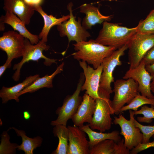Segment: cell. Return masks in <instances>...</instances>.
I'll use <instances>...</instances> for the list:
<instances>
[{
	"instance_id": "cell-1",
	"label": "cell",
	"mask_w": 154,
	"mask_h": 154,
	"mask_svg": "<svg viewBox=\"0 0 154 154\" xmlns=\"http://www.w3.org/2000/svg\"><path fill=\"white\" fill-rule=\"evenodd\" d=\"M73 45L76 51L71 54L74 58L85 61L93 65L95 69L102 64L104 58L116 50L114 47L104 45L93 39L76 43Z\"/></svg>"
},
{
	"instance_id": "cell-2",
	"label": "cell",
	"mask_w": 154,
	"mask_h": 154,
	"mask_svg": "<svg viewBox=\"0 0 154 154\" xmlns=\"http://www.w3.org/2000/svg\"><path fill=\"white\" fill-rule=\"evenodd\" d=\"M137 33L136 27L128 28L105 21L95 40L104 45L114 47L117 49L128 44Z\"/></svg>"
},
{
	"instance_id": "cell-3",
	"label": "cell",
	"mask_w": 154,
	"mask_h": 154,
	"mask_svg": "<svg viewBox=\"0 0 154 154\" xmlns=\"http://www.w3.org/2000/svg\"><path fill=\"white\" fill-rule=\"evenodd\" d=\"M100 98L95 100L96 107L91 122L88 124L90 128L103 132L110 129L112 124L111 115L114 114L110 99V95L98 90Z\"/></svg>"
},
{
	"instance_id": "cell-4",
	"label": "cell",
	"mask_w": 154,
	"mask_h": 154,
	"mask_svg": "<svg viewBox=\"0 0 154 154\" xmlns=\"http://www.w3.org/2000/svg\"><path fill=\"white\" fill-rule=\"evenodd\" d=\"M114 96L111 102L114 114H120L121 108L128 104L139 92L138 84L131 78L119 79L114 82Z\"/></svg>"
},
{
	"instance_id": "cell-5",
	"label": "cell",
	"mask_w": 154,
	"mask_h": 154,
	"mask_svg": "<svg viewBox=\"0 0 154 154\" xmlns=\"http://www.w3.org/2000/svg\"><path fill=\"white\" fill-rule=\"evenodd\" d=\"M84 80V75L82 72L76 90L72 94L66 96L62 106L56 110L55 113L58 115V117L56 120L51 121V125L54 126L61 124L66 125L68 120L71 119L76 113L82 100V97L80 94Z\"/></svg>"
},
{
	"instance_id": "cell-6",
	"label": "cell",
	"mask_w": 154,
	"mask_h": 154,
	"mask_svg": "<svg viewBox=\"0 0 154 154\" xmlns=\"http://www.w3.org/2000/svg\"><path fill=\"white\" fill-rule=\"evenodd\" d=\"M24 44L22 59L20 62L15 64L13 68L16 71L12 78L15 81L19 80L21 69L26 62L31 60L38 62L40 59H43L44 60V64L46 66H50L53 63H56V61L58 60L48 58L43 54V51L47 50L50 48L49 46L46 45V43H43L40 40L37 44H33L28 39L25 38Z\"/></svg>"
},
{
	"instance_id": "cell-7",
	"label": "cell",
	"mask_w": 154,
	"mask_h": 154,
	"mask_svg": "<svg viewBox=\"0 0 154 154\" xmlns=\"http://www.w3.org/2000/svg\"><path fill=\"white\" fill-rule=\"evenodd\" d=\"M73 3L70 2L67 6V9L69 12L70 18L57 25L60 36L67 37L68 46L71 41H75L76 43L86 41L87 38L91 37L90 33L82 26L81 18L78 17L77 21L76 20L73 13Z\"/></svg>"
},
{
	"instance_id": "cell-8",
	"label": "cell",
	"mask_w": 154,
	"mask_h": 154,
	"mask_svg": "<svg viewBox=\"0 0 154 154\" xmlns=\"http://www.w3.org/2000/svg\"><path fill=\"white\" fill-rule=\"evenodd\" d=\"M128 45L129 68L132 69L139 65L145 53L154 45V34L137 33Z\"/></svg>"
},
{
	"instance_id": "cell-9",
	"label": "cell",
	"mask_w": 154,
	"mask_h": 154,
	"mask_svg": "<svg viewBox=\"0 0 154 154\" xmlns=\"http://www.w3.org/2000/svg\"><path fill=\"white\" fill-rule=\"evenodd\" d=\"M128 44H125L115 50L110 56L104 60L103 68L98 89L110 95L113 92L111 84L114 82L113 72L117 66H120L122 62L120 58L124 54L125 50L128 49Z\"/></svg>"
},
{
	"instance_id": "cell-10",
	"label": "cell",
	"mask_w": 154,
	"mask_h": 154,
	"mask_svg": "<svg viewBox=\"0 0 154 154\" xmlns=\"http://www.w3.org/2000/svg\"><path fill=\"white\" fill-rule=\"evenodd\" d=\"M130 119H127L121 113L118 117L115 116L113 123L118 125L121 128L120 134L124 137V144L130 150L142 143L143 135L140 129L134 124V114L133 111L129 110Z\"/></svg>"
},
{
	"instance_id": "cell-11",
	"label": "cell",
	"mask_w": 154,
	"mask_h": 154,
	"mask_svg": "<svg viewBox=\"0 0 154 154\" xmlns=\"http://www.w3.org/2000/svg\"><path fill=\"white\" fill-rule=\"evenodd\" d=\"M25 38L15 30L9 31L0 37V49L5 52L10 62L14 59L22 56Z\"/></svg>"
},
{
	"instance_id": "cell-12",
	"label": "cell",
	"mask_w": 154,
	"mask_h": 154,
	"mask_svg": "<svg viewBox=\"0 0 154 154\" xmlns=\"http://www.w3.org/2000/svg\"><path fill=\"white\" fill-rule=\"evenodd\" d=\"M79 65L83 71L85 80L81 91L85 90V93L95 100L100 98L98 94L100 80L102 72V63L96 69H94L84 61H79Z\"/></svg>"
},
{
	"instance_id": "cell-13",
	"label": "cell",
	"mask_w": 154,
	"mask_h": 154,
	"mask_svg": "<svg viewBox=\"0 0 154 154\" xmlns=\"http://www.w3.org/2000/svg\"><path fill=\"white\" fill-rule=\"evenodd\" d=\"M153 76L146 70L145 65L142 60L135 68L130 69L126 72L123 78H131L138 84V91L142 96L150 99H154L151 90V83Z\"/></svg>"
},
{
	"instance_id": "cell-14",
	"label": "cell",
	"mask_w": 154,
	"mask_h": 154,
	"mask_svg": "<svg viewBox=\"0 0 154 154\" xmlns=\"http://www.w3.org/2000/svg\"><path fill=\"white\" fill-rule=\"evenodd\" d=\"M68 144L67 154H89V141L86 133L78 127L68 126Z\"/></svg>"
},
{
	"instance_id": "cell-15",
	"label": "cell",
	"mask_w": 154,
	"mask_h": 154,
	"mask_svg": "<svg viewBox=\"0 0 154 154\" xmlns=\"http://www.w3.org/2000/svg\"><path fill=\"white\" fill-rule=\"evenodd\" d=\"M82 98L81 104L71 119L74 125L79 127L85 122H91L96 107L95 100L92 98L85 93Z\"/></svg>"
},
{
	"instance_id": "cell-16",
	"label": "cell",
	"mask_w": 154,
	"mask_h": 154,
	"mask_svg": "<svg viewBox=\"0 0 154 154\" xmlns=\"http://www.w3.org/2000/svg\"><path fill=\"white\" fill-rule=\"evenodd\" d=\"M3 9L5 12L13 13L25 23L28 25L35 11L24 0H4Z\"/></svg>"
},
{
	"instance_id": "cell-17",
	"label": "cell",
	"mask_w": 154,
	"mask_h": 154,
	"mask_svg": "<svg viewBox=\"0 0 154 154\" xmlns=\"http://www.w3.org/2000/svg\"><path fill=\"white\" fill-rule=\"evenodd\" d=\"M80 12L86 15L83 18L82 24L86 30L90 29L97 24H101L105 21H109L112 15L104 16L100 13L98 8L91 4L85 3L80 7Z\"/></svg>"
},
{
	"instance_id": "cell-18",
	"label": "cell",
	"mask_w": 154,
	"mask_h": 154,
	"mask_svg": "<svg viewBox=\"0 0 154 154\" xmlns=\"http://www.w3.org/2000/svg\"><path fill=\"white\" fill-rule=\"evenodd\" d=\"M0 21L10 25L19 32L25 38L28 39L33 44H37L39 41L38 35L33 34L27 29L23 22L14 13L7 12L0 17Z\"/></svg>"
},
{
	"instance_id": "cell-19",
	"label": "cell",
	"mask_w": 154,
	"mask_h": 154,
	"mask_svg": "<svg viewBox=\"0 0 154 154\" xmlns=\"http://www.w3.org/2000/svg\"><path fill=\"white\" fill-rule=\"evenodd\" d=\"M40 77L38 74L26 77L22 82L10 87L3 86L0 91V97L2 103L5 104L8 101L14 100L19 102V99L17 97L18 94L24 88L30 85Z\"/></svg>"
},
{
	"instance_id": "cell-20",
	"label": "cell",
	"mask_w": 154,
	"mask_h": 154,
	"mask_svg": "<svg viewBox=\"0 0 154 154\" xmlns=\"http://www.w3.org/2000/svg\"><path fill=\"white\" fill-rule=\"evenodd\" d=\"M34 9L39 13L43 19L44 25L38 35L39 38L40 39V40L43 43H46L47 42L48 34L52 27L60 24L67 20L70 17L69 14L63 15L59 18H56L52 15H48L43 10L41 5L35 6Z\"/></svg>"
},
{
	"instance_id": "cell-21",
	"label": "cell",
	"mask_w": 154,
	"mask_h": 154,
	"mask_svg": "<svg viewBox=\"0 0 154 154\" xmlns=\"http://www.w3.org/2000/svg\"><path fill=\"white\" fill-rule=\"evenodd\" d=\"M64 63L62 62L57 67L55 71L51 74H46L41 78H39L33 83L20 92L17 95L19 98L21 95L25 94L32 93L44 88H52L53 87L52 80L54 77L63 70Z\"/></svg>"
},
{
	"instance_id": "cell-22",
	"label": "cell",
	"mask_w": 154,
	"mask_h": 154,
	"mask_svg": "<svg viewBox=\"0 0 154 154\" xmlns=\"http://www.w3.org/2000/svg\"><path fill=\"white\" fill-rule=\"evenodd\" d=\"M79 127L88 135L89 138L90 148L99 142L104 140H112L117 143L121 139L119 133L117 131L114 130L109 133L97 132L91 129L88 124L83 125Z\"/></svg>"
},
{
	"instance_id": "cell-23",
	"label": "cell",
	"mask_w": 154,
	"mask_h": 154,
	"mask_svg": "<svg viewBox=\"0 0 154 154\" xmlns=\"http://www.w3.org/2000/svg\"><path fill=\"white\" fill-rule=\"evenodd\" d=\"M15 131L17 135L21 137L22 138V143L19 145L17 149L18 151H23L25 154H33L34 150L37 147H40L42 142V138L39 136L30 138L26 135L25 131L19 130L15 127H10Z\"/></svg>"
},
{
	"instance_id": "cell-24",
	"label": "cell",
	"mask_w": 154,
	"mask_h": 154,
	"mask_svg": "<svg viewBox=\"0 0 154 154\" xmlns=\"http://www.w3.org/2000/svg\"><path fill=\"white\" fill-rule=\"evenodd\" d=\"M54 135L58 137L59 142L56 149L52 154H67L68 144L69 129L66 125H58L53 128Z\"/></svg>"
},
{
	"instance_id": "cell-25",
	"label": "cell",
	"mask_w": 154,
	"mask_h": 154,
	"mask_svg": "<svg viewBox=\"0 0 154 154\" xmlns=\"http://www.w3.org/2000/svg\"><path fill=\"white\" fill-rule=\"evenodd\" d=\"M146 104H149L154 107V99L148 98L139 92L129 103L121 108L120 114L127 110L137 111L138 108Z\"/></svg>"
},
{
	"instance_id": "cell-26",
	"label": "cell",
	"mask_w": 154,
	"mask_h": 154,
	"mask_svg": "<svg viewBox=\"0 0 154 154\" xmlns=\"http://www.w3.org/2000/svg\"><path fill=\"white\" fill-rule=\"evenodd\" d=\"M115 143L111 139L101 141L90 148L89 154H115Z\"/></svg>"
},
{
	"instance_id": "cell-27",
	"label": "cell",
	"mask_w": 154,
	"mask_h": 154,
	"mask_svg": "<svg viewBox=\"0 0 154 154\" xmlns=\"http://www.w3.org/2000/svg\"><path fill=\"white\" fill-rule=\"evenodd\" d=\"M136 27L137 33L144 34H154V9L144 20L139 22Z\"/></svg>"
},
{
	"instance_id": "cell-28",
	"label": "cell",
	"mask_w": 154,
	"mask_h": 154,
	"mask_svg": "<svg viewBox=\"0 0 154 154\" xmlns=\"http://www.w3.org/2000/svg\"><path fill=\"white\" fill-rule=\"evenodd\" d=\"M8 131H3L1 135L0 154H16V149L19 145L17 143L10 142V137L8 133Z\"/></svg>"
},
{
	"instance_id": "cell-29",
	"label": "cell",
	"mask_w": 154,
	"mask_h": 154,
	"mask_svg": "<svg viewBox=\"0 0 154 154\" xmlns=\"http://www.w3.org/2000/svg\"><path fill=\"white\" fill-rule=\"evenodd\" d=\"M135 115L142 114L143 117H138L137 120L139 122L150 123H151L154 119V107L151 106L149 107L146 105L141 106L139 110L133 111Z\"/></svg>"
},
{
	"instance_id": "cell-30",
	"label": "cell",
	"mask_w": 154,
	"mask_h": 154,
	"mask_svg": "<svg viewBox=\"0 0 154 154\" xmlns=\"http://www.w3.org/2000/svg\"><path fill=\"white\" fill-rule=\"evenodd\" d=\"M134 124L135 126L139 128L143 134L142 143H145L150 142V138L154 135V126L143 125L135 119L134 120Z\"/></svg>"
},
{
	"instance_id": "cell-31",
	"label": "cell",
	"mask_w": 154,
	"mask_h": 154,
	"mask_svg": "<svg viewBox=\"0 0 154 154\" xmlns=\"http://www.w3.org/2000/svg\"><path fill=\"white\" fill-rule=\"evenodd\" d=\"M114 148L115 154H130V150L124 144V139H121L117 143L115 142Z\"/></svg>"
},
{
	"instance_id": "cell-32",
	"label": "cell",
	"mask_w": 154,
	"mask_h": 154,
	"mask_svg": "<svg viewBox=\"0 0 154 154\" xmlns=\"http://www.w3.org/2000/svg\"><path fill=\"white\" fill-rule=\"evenodd\" d=\"M151 147H154V141L145 143L139 144L130 151V154H137L141 151Z\"/></svg>"
},
{
	"instance_id": "cell-33",
	"label": "cell",
	"mask_w": 154,
	"mask_h": 154,
	"mask_svg": "<svg viewBox=\"0 0 154 154\" xmlns=\"http://www.w3.org/2000/svg\"><path fill=\"white\" fill-rule=\"evenodd\" d=\"M142 60L145 65L154 64V45L145 53Z\"/></svg>"
},
{
	"instance_id": "cell-34",
	"label": "cell",
	"mask_w": 154,
	"mask_h": 154,
	"mask_svg": "<svg viewBox=\"0 0 154 154\" xmlns=\"http://www.w3.org/2000/svg\"><path fill=\"white\" fill-rule=\"evenodd\" d=\"M44 0H24L25 3L29 6L34 7L38 5H41Z\"/></svg>"
},
{
	"instance_id": "cell-35",
	"label": "cell",
	"mask_w": 154,
	"mask_h": 154,
	"mask_svg": "<svg viewBox=\"0 0 154 154\" xmlns=\"http://www.w3.org/2000/svg\"><path fill=\"white\" fill-rule=\"evenodd\" d=\"M11 66V62L6 60L4 64L0 67V76L1 77L7 68H10Z\"/></svg>"
},
{
	"instance_id": "cell-36",
	"label": "cell",
	"mask_w": 154,
	"mask_h": 154,
	"mask_svg": "<svg viewBox=\"0 0 154 154\" xmlns=\"http://www.w3.org/2000/svg\"><path fill=\"white\" fill-rule=\"evenodd\" d=\"M146 70L153 76H154V64L150 65H145Z\"/></svg>"
},
{
	"instance_id": "cell-37",
	"label": "cell",
	"mask_w": 154,
	"mask_h": 154,
	"mask_svg": "<svg viewBox=\"0 0 154 154\" xmlns=\"http://www.w3.org/2000/svg\"><path fill=\"white\" fill-rule=\"evenodd\" d=\"M23 117L26 120H28L31 117V115L29 112L25 111L23 112Z\"/></svg>"
},
{
	"instance_id": "cell-38",
	"label": "cell",
	"mask_w": 154,
	"mask_h": 154,
	"mask_svg": "<svg viewBox=\"0 0 154 154\" xmlns=\"http://www.w3.org/2000/svg\"><path fill=\"white\" fill-rule=\"evenodd\" d=\"M150 87L151 91L153 93L154 97V76H153L152 82L151 83Z\"/></svg>"
},
{
	"instance_id": "cell-39",
	"label": "cell",
	"mask_w": 154,
	"mask_h": 154,
	"mask_svg": "<svg viewBox=\"0 0 154 154\" xmlns=\"http://www.w3.org/2000/svg\"><path fill=\"white\" fill-rule=\"evenodd\" d=\"M0 22V31H3L5 29V25H4L5 23L1 22Z\"/></svg>"
},
{
	"instance_id": "cell-40",
	"label": "cell",
	"mask_w": 154,
	"mask_h": 154,
	"mask_svg": "<svg viewBox=\"0 0 154 154\" xmlns=\"http://www.w3.org/2000/svg\"><path fill=\"white\" fill-rule=\"evenodd\" d=\"M152 137L154 138V135H153Z\"/></svg>"
}]
</instances>
